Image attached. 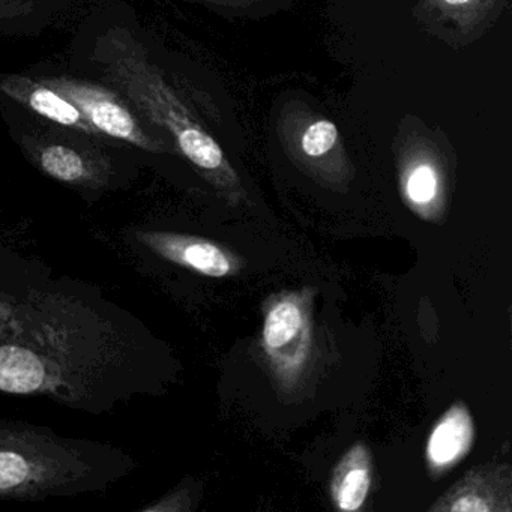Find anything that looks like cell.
<instances>
[{"label":"cell","mask_w":512,"mask_h":512,"mask_svg":"<svg viewBox=\"0 0 512 512\" xmlns=\"http://www.w3.org/2000/svg\"><path fill=\"white\" fill-rule=\"evenodd\" d=\"M73 64L118 91L167 142L212 182L239 200L238 178L218 143L200 127L160 65L127 5H104L83 23L73 44Z\"/></svg>","instance_id":"6da1fadb"},{"label":"cell","mask_w":512,"mask_h":512,"mask_svg":"<svg viewBox=\"0 0 512 512\" xmlns=\"http://www.w3.org/2000/svg\"><path fill=\"white\" fill-rule=\"evenodd\" d=\"M0 116L23 155L64 184H109L116 170V154L125 148L38 118L4 95H0Z\"/></svg>","instance_id":"7a4b0ae2"},{"label":"cell","mask_w":512,"mask_h":512,"mask_svg":"<svg viewBox=\"0 0 512 512\" xmlns=\"http://www.w3.org/2000/svg\"><path fill=\"white\" fill-rule=\"evenodd\" d=\"M29 74L76 104L89 124L106 139L146 154L161 155L173 151V146L106 83L55 68H37Z\"/></svg>","instance_id":"3957f363"},{"label":"cell","mask_w":512,"mask_h":512,"mask_svg":"<svg viewBox=\"0 0 512 512\" xmlns=\"http://www.w3.org/2000/svg\"><path fill=\"white\" fill-rule=\"evenodd\" d=\"M262 349L274 374L286 382L301 374L310 358V290L283 292L263 305Z\"/></svg>","instance_id":"277c9868"},{"label":"cell","mask_w":512,"mask_h":512,"mask_svg":"<svg viewBox=\"0 0 512 512\" xmlns=\"http://www.w3.org/2000/svg\"><path fill=\"white\" fill-rule=\"evenodd\" d=\"M428 509L431 512H511V469L503 463L473 467Z\"/></svg>","instance_id":"5b68a950"},{"label":"cell","mask_w":512,"mask_h":512,"mask_svg":"<svg viewBox=\"0 0 512 512\" xmlns=\"http://www.w3.org/2000/svg\"><path fill=\"white\" fill-rule=\"evenodd\" d=\"M0 95H4L5 98L13 101L22 109L28 110L32 115L53 122L59 127L82 131V133L97 137L104 142L119 145V143L101 136L89 124L83 113L77 109L76 104L71 103L61 92L38 82L29 73L0 74Z\"/></svg>","instance_id":"8992f818"},{"label":"cell","mask_w":512,"mask_h":512,"mask_svg":"<svg viewBox=\"0 0 512 512\" xmlns=\"http://www.w3.org/2000/svg\"><path fill=\"white\" fill-rule=\"evenodd\" d=\"M475 442L472 413L463 401L442 413L425 446L427 469L433 478H443L469 455Z\"/></svg>","instance_id":"52a82bcc"},{"label":"cell","mask_w":512,"mask_h":512,"mask_svg":"<svg viewBox=\"0 0 512 512\" xmlns=\"http://www.w3.org/2000/svg\"><path fill=\"white\" fill-rule=\"evenodd\" d=\"M79 0H0V41L38 38L61 25Z\"/></svg>","instance_id":"ba28073f"},{"label":"cell","mask_w":512,"mask_h":512,"mask_svg":"<svg viewBox=\"0 0 512 512\" xmlns=\"http://www.w3.org/2000/svg\"><path fill=\"white\" fill-rule=\"evenodd\" d=\"M161 250L169 259L206 277H233L244 268L241 257L208 239L166 236L161 241Z\"/></svg>","instance_id":"9c48e42d"},{"label":"cell","mask_w":512,"mask_h":512,"mask_svg":"<svg viewBox=\"0 0 512 512\" xmlns=\"http://www.w3.org/2000/svg\"><path fill=\"white\" fill-rule=\"evenodd\" d=\"M373 482V458L365 443L350 446L338 460L331 478V500L335 508L356 512L367 502Z\"/></svg>","instance_id":"30bf717a"},{"label":"cell","mask_w":512,"mask_h":512,"mask_svg":"<svg viewBox=\"0 0 512 512\" xmlns=\"http://www.w3.org/2000/svg\"><path fill=\"white\" fill-rule=\"evenodd\" d=\"M404 197L410 208L425 221H439L443 208L439 200L440 179L430 164H419L407 173L403 182Z\"/></svg>","instance_id":"8fae6325"},{"label":"cell","mask_w":512,"mask_h":512,"mask_svg":"<svg viewBox=\"0 0 512 512\" xmlns=\"http://www.w3.org/2000/svg\"><path fill=\"white\" fill-rule=\"evenodd\" d=\"M44 379L43 365L26 350L0 349V389L8 392H32Z\"/></svg>","instance_id":"7c38bea8"},{"label":"cell","mask_w":512,"mask_h":512,"mask_svg":"<svg viewBox=\"0 0 512 512\" xmlns=\"http://www.w3.org/2000/svg\"><path fill=\"white\" fill-rule=\"evenodd\" d=\"M338 131L332 122H314L302 137V149L308 157H322L332 151L337 143Z\"/></svg>","instance_id":"4fadbf2b"},{"label":"cell","mask_w":512,"mask_h":512,"mask_svg":"<svg viewBox=\"0 0 512 512\" xmlns=\"http://www.w3.org/2000/svg\"><path fill=\"white\" fill-rule=\"evenodd\" d=\"M29 476L28 461L16 452H0V490L19 487Z\"/></svg>","instance_id":"5bb4252c"},{"label":"cell","mask_w":512,"mask_h":512,"mask_svg":"<svg viewBox=\"0 0 512 512\" xmlns=\"http://www.w3.org/2000/svg\"><path fill=\"white\" fill-rule=\"evenodd\" d=\"M473 0H443V4L449 5V7H463V5L470 4Z\"/></svg>","instance_id":"9a60e30c"}]
</instances>
